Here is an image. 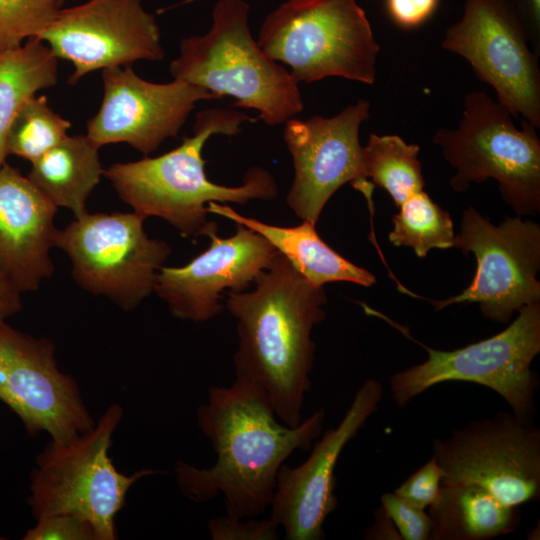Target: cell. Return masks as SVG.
<instances>
[{"instance_id":"27","label":"cell","mask_w":540,"mask_h":540,"mask_svg":"<svg viewBox=\"0 0 540 540\" xmlns=\"http://www.w3.org/2000/svg\"><path fill=\"white\" fill-rule=\"evenodd\" d=\"M58 11L53 0H0V53L38 39Z\"/></svg>"},{"instance_id":"20","label":"cell","mask_w":540,"mask_h":540,"mask_svg":"<svg viewBox=\"0 0 540 540\" xmlns=\"http://www.w3.org/2000/svg\"><path fill=\"white\" fill-rule=\"evenodd\" d=\"M208 213L217 214L244 225L265 237L278 253L312 284L323 286L328 282L344 281L370 287L375 276L355 265L327 245L317 234L315 225L303 221L298 226L281 227L245 217L228 205L209 202Z\"/></svg>"},{"instance_id":"30","label":"cell","mask_w":540,"mask_h":540,"mask_svg":"<svg viewBox=\"0 0 540 540\" xmlns=\"http://www.w3.org/2000/svg\"><path fill=\"white\" fill-rule=\"evenodd\" d=\"M382 508L391 519L403 540H428L431 518L423 509L405 502L394 493L381 496Z\"/></svg>"},{"instance_id":"14","label":"cell","mask_w":540,"mask_h":540,"mask_svg":"<svg viewBox=\"0 0 540 540\" xmlns=\"http://www.w3.org/2000/svg\"><path fill=\"white\" fill-rule=\"evenodd\" d=\"M369 116L370 103L359 99L332 117L315 115L284 123L294 166L286 202L303 221L316 225L328 200L346 183L371 198L359 140L360 126Z\"/></svg>"},{"instance_id":"4","label":"cell","mask_w":540,"mask_h":540,"mask_svg":"<svg viewBox=\"0 0 540 540\" xmlns=\"http://www.w3.org/2000/svg\"><path fill=\"white\" fill-rule=\"evenodd\" d=\"M249 10L244 0H219L210 30L182 39L169 69L218 99L231 96L232 107L257 110L267 125L284 124L303 111L302 96L291 73L252 38Z\"/></svg>"},{"instance_id":"21","label":"cell","mask_w":540,"mask_h":540,"mask_svg":"<svg viewBox=\"0 0 540 540\" xmlns=\"http://www.w3.org/2000/svg\"><path fill=\"white\" fill-rule=\"evenodd\" d=\"M428 508L431 540H488L513 533L521 521L518 507L475 484L441 481L439 497Z\"/></svg>"},{"instance_id":"22","label":"cell","mask_w":540,"mask_h":540,"mask_svg":"<svg viewBox=\"0 0 540 540\" xmlns=\"http://www.w3.org/2000/svg\"><path fill=\"white\" fill-rule=\"evenodd\" d=\"M99 149L87 135H68L31 163L27 177L57 207L79 217L104 172Z\"/></svg>"},{"instance_id":"10","label":"cell","mask_w":540,"mask_h":540,"mask_svg":"<svg viewBox=\"0 0 540 540\" xmlns=\"http://www.w3.org/2000/svg\"><path fill=\"white\" fill-rule=\"evenodd\" d=\"M442 482L475 484L500 502L519 507L540 498V430L500 411L432 441Z\"/></svg>"},{"instance_id":"26","label":"cell","mask_w":540,"mask_h":540,"mask_svg":"<svg viewBox=\"0 0 540 540\" xmlns=\"http://www.w3.org/2000/svg\"><path fill=\"white\" fill-rule=\"evenodd\" d=\"M69 120L57 114L44 95L29 98L16 115L6 140L7 154L30 161L40 158L68 134Z\"/></svg>"},{"instance_id":"9","label":"cell","mask_w":540,"mask_h":540,"mask_svg":"<svg viewBox=\"0 0 540 540\" xmlns=\"http://www.w3.org/2000/svg\"><path fill=\"white\" fill-rule=\"evenodd\" d=\"M145 219L136 212H86L56 235L55 245L70 258L76 283L124 311L134 310L154 291L171 252L165 242L147 236Z\"/></svg>"},{"instance_id":"1","label":"cell","mask_w":540,"mask_h":540,"mask_svg":"<svg viewBox=\"0 0 540 540\" xmlns=\"http://www.w3.org/2000/svg\"><path fill=\"white\" fill-rule=\"evenodd\" d=\"M324 409L297 426L279 422L266 393L238 379L212 386L197 410V425L216 454L214 465H174L182 494L195 503L224 497L227 515L254 518L270 506L280 467L297 450L308 451L322 433Z\"/></svg>"},{"instance_id":"34","label":"cell","mask_w":540,"mask_h":540,"mask_svg":"<svg viewBox=\"0 0 540 540\" xmlns=\"http://www.w3.org/2000/svg\"><path fill=\"white\" fill-rule=\"evenodd\" d=\"M22 309L21 292L0 266V322Z\"/></svg>"},{"instance_id":"11","label":"cell","mask_w":540,"mask_h":540,"mask_svg":"<svg viewBox=\"0 0 540 540\" xmlns=\"http://www.w3.org/2000/svg\"><path fill=\"white\" fill-rule=\"evenodd\" d=\"M453 247L473 253L477 269L460 294L428 300L436 311L452 304L477 303L483 315L507 323L525 305L540 302V227L520 216L493 225L474 207L463 211Z\"/></svg>"},{"instance_id":"25","label":"cell","mask_w":540,"mask_h":540,"mask_svg":"<svg viewBox=\"0 0 540 540\" xmlns=\"http://www.w3.org/2000/svg\"><path fill=\"white\" fill-rule=\"evenodd\" d=\"M389 241L396 247H410L424 258L431 249L453 247L454 227L450 214L424 191L409 197L392 217Z\"/></svg>"},{"instance_id":"33","label":"cell","mask_w":540,"mask_h":540,"mask_svg":"<svg viewBox=\"0 0 540 540\" xmlns=\"http://www.w3.org/2000/svg\"><path fill=\"white\" fill-rule=\"evenodd\" d=\"M526 30L532 50L540 55V0H508Z\"/></svg>"},{"instance_id":"15","label":"cell","mask_w":540,"mask_h":540,"mask_svg":"<svg viewBox=\"0 0 540 540\" xmlns=\"http://www.w3.org/2000/svg\"><path fill=\"white\" fill-rule=\"evenodd\" d=\"M38 40L58 59L72 63L70 84L96 70L159 61L165 55L157 22L142 0H88L59 9Z\"/></svg>"},{"instance_id":"17","label":"cell","mask_w":540,"mask_h":540,"mask_svg":"<svg viewBox=\"0 0 540 540\" xmlns=\"http://www.w3.org/2000/svg\"><path fill=\"white\" fill-rule=\"evenodd\" d=\"M103 100L86 135L99 147L127 143L145 156L177 137L198 101L218 99L206 89L174 79L154 83L131 66L102 70Z\"/></svg>"},{"instance_id":"23","label":"cell","mask_w":540,"mask_h":540,"mask_svg":"<svg viewBox=\"0 0 540 540\" xmlns=\"http://www.w3.org/2000/svg\"><path fill=\"white\" fill-rule=\"evenodd\" d=\"M58 58L43 41L31 39L0 53V167L8 155L9 129L24 103L57 82Z\"/></svg>"},{"instance_id":"35","label":"cell","mask_w":540,"mask_h":540,"mask_svg":"<svg viewBox=\"0 0 540 540\" xmlns=\"http://www.w3.org/2000/svg\"><path fill=\"white\" fill-rule=\"evenodd\" d=\"M58 6L62 5L65 0H53Z\"/></svg>"},{"instance_id":"18","label":"cell","mask_w":540,"mask_h":540,"mask_svg":"<svg viewBox=\"0 0 540 540\" xmlns=\"http://www.w3.org/2000/svg\"><path fill=\"white\" fill-rule=\"evenodd\" d=\"M236 224L237 231L230 237L211 233L209 248L188 264L160 269L154 292L175 317L194 322L216 317L223 310L222 292L245 290L273 262L278 252L269 241Z\"/></svg>"},{"instance_id":"16","label":"cell","mask_w":540,"mask_h":540,"mask_svg":"<svg viewBox=\"0 0 540 540\" xmlns=\"http://www.w3.org/2000/svg\"><path fill=\"white\" fill-rule=\"evenodd\" d=\"M383 397L381 383L365 380L340 423L314 441L300 465L283 464L270 503L271 518L288 540H321L324 523L337 507L335 468L345 446L377 411Z\"/></svg>"},{"instance_id":"12","label":"cell","mask_w":540,"mask_h":540,"mask_svg":"<svg viewBox=\"0 0 540 540\" xmlns=\"http://www.w3.org/2000/svg\"><path fill=\"white\" fill-rule=\"evenodd\" d=\"M508 0H465L462 17L449 26L442 47L466 59L513 117L540 127L538 55Z\"/></svg>"},{"instance_id":"8","label":"cell","mask_w":540,"mask_h":540,"mask_svg":"<svg viewBox=\"0 0 540 540\" xmlns=\"http://www.w3.org/2000/svg\"><path fill=\"white\" fill-rule=\"evenodd\" d=\"M518 312L501 332L465 347L444 351L423 346L427 360L390 377L395 404L404 407L435 385L464 381L493 390L518 418L532 421L539 380L531 364L540 352V302Z\"/></svg>"},{"instance_id":"29","label":"cell","mask_w":540,"mask_h":540,"mask_svg":"<svg viewBox=\"0 0 540 540\" xmlns=\"http://www.w3.org/2000/svg\"><path fill=\"white\" fill-rule=\"evenodd\" d=\"M442 478L443 471L432 457L393 493L410 505L425 510L438 499Z\"/></svg>"},{"instance_id":"6","label":"cell","mask_w":540,"mask_h":540,"mask_svg":"<svg viewBox=\"0 0 540 540\" xmlns=\"http://www.w3.org/2000/svg\"><path fill=\"white\" fill-rule=\"evenodd\" d=\"M122 418V407L112 404L89 431L64 443L51 440L38 454L28 498L36 520L73 514L93 526L96 540L117 539L115 518L128 490L159 472L141 469L127 476L116 469L109 448Z\"/></svg>"},{"instance_id":"31","label":"cell","mask_w":540,"mask_h":540,"mask_svg":"<svg viewBox=\"0 0 540 540\" xmlns=\"http://www.w3.org/2000/svg\"><path fill=\"white\" fill-rule=\"evenodd\" d=\"M23 540H96L93 526L73 514H54L37 520Z\"/></svg>"},{"instance_id":"5","label":"cell","mask_w":540,"mask_h":540,"mask_svg":"<svg viewBox=\"0 0 540 540\" xmlns=\"http://www.w3.org/2000/svg\"><path fill=\"white\" fill-rule=\"evenodd\" d=\"M257 42L298 84L376 78L380 47L356 0H287L265 18Z\"/></svg>"},{"instance_id":"36","label":"cell","mask_w":540,"mask_h":540,"mask_svg":"<svg viewBox=\"0 0 540 540\" xmlns=\"http://www.w3.org/2000/svg\"><path fill=\"white\" fill-rule=\"evenodd\" d=\"M2 539H3V537H0V540H2Z\"/></svg>"},{"instance_id":"32","label":"cell","mask_w":540,"mask_h":540,"mask_svg":"<svg viewBox=\"0 0 540 540\" xmlns=\"http://www.w3.org/2000/svg\"><path fill=\"white\" fill-rule=\"evenodd\" d=\"M439 0H385L392 22L402 29H415L435 13Z\"/></svg>"},{"instance_id":"7","label":"cell","mask_w":540,"mask_h":540,"mask_svg":"<svg viewBox=\"0 0 540 540\" xmlns=\"http://www.w3.org/2000/svg\"><path fill=\"white\" fill-rule=\"evenodd\" d=\"M512 117L485 92H470L458 127L437 130L432 141L455 168V192L495 179L503 200L522 216L540 211V139L535 126L523 120L518 129Z\"/></svg>"},{"instance_id":"19","label":"cell","mask_w":540,"mask_h":540,"mask_svg":"<svg viewBox=\"0 0 540 540\" xmlns=\"http://www.w3.org/2000/svg\"><path fill=\"white\" fill-rule=\"evenodd\" d=\"M57 206L27 176L0 167V266L19 289H38L54 273Z\"/></svg>"},{"instance_id":"37","label":"cell","mask_w":540,"mask_h":540,"mask_svg":"<svg viewBox=\"0 0 540 540\" xmlns=\"http://www.w3.org/2000/svg\"><path fill=\"white\" fill-rule=\"evenodd\" d=\"M191 1H195V0H191Z\"/></svg>"},{"instance_id":"28","label":"cell","mask_w":540,"mask_h":540,"mask_svg":"<svg viewBox=\"0 0 540 540\" xmlns=\"http://www.w3.org/2000/svg\"><path fill=\"white\" fill-rule=\"evenodd\" d=\"M279 528L271 517L256 520L225 515L208 522L209 534L213 540H277Z\"/></svg>"},{"instance_id":"24","label":"cell","mask_w":540,"mask_h":540,"mask_svg":"<svg viewBox=\"0 0 540 540\" xmlns=\"http://www.w3.org/2000/svg\"><path fill=\"white\" fill-rule=\"evenodd\" d=\"M419 151L418 145L408 144L397 135L371 134L363 146L366 178L387 191L398 208L424 189Z\"/></svg>"},{"instance_id":"2","label":"cell","mask_w":540,"mask_h":540,"mask_svg":"<svg viewBox=\"0 0 540 540\" xmlns=\"http://www.w3.org/2000/svg\"><path fill=\"white\" fill-rule=\"evenodd\" d=\"M249 292H227L237 321L236 378L261 388L278 419L300 424L315 360L312 329L325 318L324 287L308 281L278 253Z\"/></svg>"},{"instance_id":"13","label":"cell","mask_w":540,"mask_h":540,"mask_svg":"<svg viewBox=\"0 0 540 540\" xmlns=\"http://www.w3.org/2000/svg\"><path fill=\"white\" fill-rule=\"evenodd\" d=\"M0 401L22 421L28 433L47 432L68 442L95 425L77 382L62 373L54 343L0 322Z\"/></svg>"},{"instance_id":"3","label":"cell","mask_w":540,"mask_h":540,"mask_svg":"<svg viewBox=\"0 0 540 540\" xmlns=\"http://www.w3.org/2000/svg\"><path fill=\"white\" fill-rule=\"evenodd\" d=\"M244 121H255L232 108H210L196 115L193 135L171 151L133 162H118L104 170L119 198L134 212L162 218L184 238L209 236L217 225L208 219L209 202L245 204L253 199L272 200L278 188L272 174L252 167L239 186L210 181L205 173L202 149L216 134L235 136Z\"/></svg>"}]
</instances>
